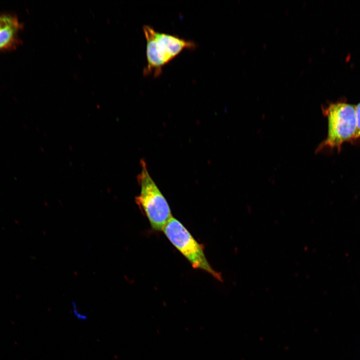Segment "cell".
Here are the masks:
<instances>
[{
  "label": "cell",
  "instance_id": "obj_2",
  "mask_svg": "<svg viewBox=\"0 0 360 360\" xmlns=\"http://www.w3.org/2000/svg\"><path fill=\"white\" fill-rule=\"evenodd\" d=\"M142 170L138 176L140 191L136 202L142 210L155 230H162L172 217L166 198L150 176L146 163L141 160Z\"/></svg>",
  "mask_w": 360,
  "mask_h": 360
},
{
  "label": "cell",
  "instance_id": "obj_6",
  "mask_svg": "<svg viewBox=\"0 0 360 360\" xmlns=\"http://www.w3.org/2000/svg\"><path fill=\"white\" fill-rule=\"evenodd\" d=\"M20 22L17 16L11 13L0 12V29Z\"/></svg>",
  "mask_w": 360,
  "mask_h": 360
},
{
  "label": "cell",
  "instance_id": "obj_8",
  "mask_svg": "<svg viewBox=\"0 0 360 360\" xmlns=\"http://www.w3.org/2000/svg\"><path fill=\"white\" fill-rule=\"evenodd\" d=\"M72 311L76 318L80 320H86L88 319V316L86 314H84L80 312H79V310H78L76 304L72 302Z\"/></svg>",
  "mask_w": 360,
  "mask_h": 360
},
{
  "label": "cell",
  "instance_id": "obj_7",
  "mask_svg": "<svg viewBox=\"0 0 360 360\" xmlns=\"http://www.w3.org/2000/svg\"><path fill=\"white\" fill-rule=\"evenodd\" d=\"M356 130L355 138H360V103L356 106Z\"/></svg>",
  "mask_w": 360,
  "mask_h": 360
},
{
  "label": "cell",
  "instance_id": "obj_3",
  "mask_svg": "<svg viewBox=\"0 0 360 360\" xmlns=\"http://www.w3.org/2000/svg\"><path fill=\"white\" fill-rule=\"evenodd\" d=\"M324 112L328 118V136L318 150L325 148H336L340 150L344 142L355 139L356 106L344 102H338L330 104Z\"/></svg>",
  "mask_w": 360,
  "mask_h": 360
},
{
  "label": "cell",
  "instance_id": "obj_5",
  "mask_svg": "<svg viewBox=\"0 0 360 360\" xmlns=\"http://www.w3.org/2000/svg\"><path fill=\"white\" fill-rule=\"evenodd\" d=\"M22 28L19 22L0 29V52L12 51L20 46L19 34Z\"/></svg>",
  "mask_w": 360,
  "mask_h": 360
},
{
  "label": "cell",
  "instance_id": "obj_4",
  "mask_svg": "<svg viewBox=\"0 0 360 360\" xmlns=\"http://www.w3.org/2000/svg\"><path fill=\"white\" fill-rule=\"evenodd\" d=\"M162 231L194 268L204 270L218 280L222 282L221 274L214 270L208 262L202 245L194 238L179 220L172 217Z\"/></svg>",
  "mask_w": 360,
  "mask_h": 360
},
{
  "label": "cell",
  "instance_id": "obj_1",
  "mask_svg": "<svg viewBox=\"0 0 360 360\" xmlns=\"http://www.w3.org/2000/svg\"><path fill=\"white\" fill-rule=\"evenodd\" d=\"M146 40L147 66L145 74L158 76L163 66L186 48H193L196 44L192 41L178 36L156 31L148 26L143 28Z\"/></svg>",
  "mask_w": 360,
  "mask_h": 360
}]
</instances>
